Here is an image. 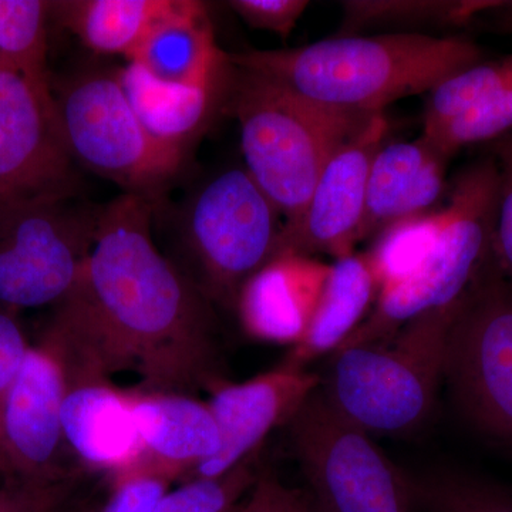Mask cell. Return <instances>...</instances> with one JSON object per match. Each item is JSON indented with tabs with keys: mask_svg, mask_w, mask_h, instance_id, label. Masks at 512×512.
Here are the masks:
<instances>
[{
	"mask_svg": "<svg viewBox=\"0 0 512 512\" xmlns=\"http://www.w3.org/2000/svg\"><path fill=\"white\" fill-rule=\"evenodd\" d=\"M77 167L64 144L53 92L0 69V215L80 197Z\"/></svg>",
	"mask_w": 512,
	"mask_h": 512,
	"instance_id": "obj_11",
	"label": "cell"
},
{
	"mask_svg": "<svg viewBox=\"0 0 512 512\" xmlns=\"http://www.w3.org/2000/svg\"><path fill=\"white\" fill-rule=\"evenodd\" d=\"M224 113L241 131L245 170L282 217H302L330 157L370 117L305 100L261 74L232 64Z\"/></svg>",
	"mask_w": 512,
	"mask_h": 512,
	"instance_id": "obj_3",
	"label": "cell"
},
{
	"mask_svg": "<svg viewBox=\"0 0 512 512\" xmlns=\"http://www.w3.org/2000/svg\"><path fill=\"white\" fill-rule=\"evenodd\" d=\"M443 382L474 430L512 446V286L494 255L451 323Z\"/></svg>",
	"mask_w": 512,
	"mask_h": 512,
	"instance_id": "obj_8",
	"label": "cell"
},
{
	"mask_svg": "<svg viewBox=\"0 0 512 512\" xmlns=\"http://www.w3.org/2000/svg\"><path fill=\"white\" fill-rule=\"evenodd\" d=\"M497 197L493 154L464 167L448 190L436 247L413 274L380 289L372 311L339 349L387 342L410 320L461 301L493 258Z\"/></svg>",
	"mask_w": 512,
	"mask_h": 512,
	"instance_id": "obj_5",
	"label": "cell"
},
{
	"mask_svg": "<svg viewBox=\"0 0 512 512\" xmlns=\"http://www.w3.org/2000/svg\"><path fill=\"white\" fill-rule=\"evenodd\" d=\"M100 212L76 197L0 215V305L16 311L66 301L82 278Z\"/></svg>",
	"mask_w": 512,
	"mask_h": 512,
	"instance_id": "obj_10",
	"label": "cell"
},
{
	"mask_svg": "<svg viewBox=\"0 0 512 512\" xmlns=\"http://www.w3.org/2000/svg\"><path fill=\"white\" fill-rule=\"evenodd\" d=\"M242 512H318L311 497L286 487L274 474L256 478Z\"/></svg>",
	"mask_w": 512,
	"mask_h": 512,
	"instance_id": "obj_34",
	"label": "cell"
},
{
	"mask_svg": "<svg viewBox=\"0 0 512 512\" xmlns=\"http://www.w3.org/2000/svg\"><path fill=\"white\" fill-rule=\"evenodd\" d=\"M158 205L121 194L101 205L82 278L57 306L113 376L134 372L141 389L190 394L222 375L210 299L158 251Z\"/></svg>",
	"mask_w": 512,
	"mask_h": 512,
	"instance_id": "obj_1",
	"label": "cell"
},
{
	"mask_svg": "<svg viewBox=\"0 0 512 512\" xmlns=\"http://www.w3.org/2000/svg\"><path fill=\"white\" fill-rule=\"evenodd\" d=\"M285 221L245 167L201 185L185 205L183 237L197 265L198 288L235 309L242 285L274 259Z\"/></svg>",
	"mask_w": 512,
	"mask_h": 512,
	"instance_id": "obj_7",
	"label": "cell"
},
{
	"mask_svg": "<svg viewBox=\"0 0 512 512\" xmlns=\"http://www.w3.org/2000/svg\"><path fill=\"white\" fill-rule=\"evenodd\" d=\"M231 74V60L224 72L195 84L164 82L134 62L119 67L121 86L141 124L161 144L185 154L224 113Z\"/></svg>",
	"mask_w": 512,
	"mask_h": 512,
	"instance_id": "obj_19",
	"label": "cell"
},
{
	"mask_svg": "<svg viewBox=\"0 0 512 512\" xmlns=\"http://www.w3.org/2000/svg\"><path fill=\"white\" fill-rule=\"evenodd\" d=\"M127 62L140 64L164 82L195 84L224 72L229 57L215 39L208 6L177 0L173 12L150 30Z\"/></svg>",
	"mask_w": 512,
	"mask_h": 512,
	"instance_id": "obj_20",
	"label": "cell"
},
{
	"mask_svg": "<svg viewBox=\"0 0 512 512\" xmlns=\"http://www.w3.org/2000/svg\"><path fill=\"white\" fill-rule=\"evenodd\" d=\"M512 73V55L483 60L454 73L429 92L424 110L423 136L434 137L468 111L476 109Z\"/></svg>",
	"mask_w": 512,
	"mask_h": 512,
	"instance_id": "obj_26",
	"label": "cell"
},
{
	"mask_svg": "<svg viewBox=\"0 0 512 512\" xmlns=\"http://www.w3.org/2000/svg\"><path fill=\"white\" fill-rule=\"evenodd\" d=\"M47 329L59 340L66 367L62 429L67 451L111 476L134 466L143 448L128 390L114 386L96 355L62 319L55 316Z\"/></svg>",
	"mask_w": 512,
	"mask_h": 512,
	"instance_id": "obj_12",
	"label": "cell"
},
{
	"mask_svg": "<svg viewBox=\"0 0 512 512\" xmlns=\"http://www.w3.org/2000/svg\"><path fill=\"white\" fill-rule=\"evenodd\" d=\"M57 121L77 165L119 185L123 194L160 204L188 154L151 136L131 107L119 69H92L52 80Z\"/></svg>",
	"mask_w": 512,
	"mask_h": 512,
	"instance_id": "obj_6",
	"label": "cell"
},
{
	"mask_svg": "<svg viewBox=\"0 0 512 512\" xmlns=\"http://www.w3.org/2000/svg\"><path fill=\"white\" fill-rule=\"evenodd\" d=\"M320 383L322 377L316 373L282 362L247 382L224 379L212 386L207 403L220 430L221 447L187 481L224 476L254 457L266 436L289 423Z\"/></svg>",
	"mask_w": 512,
	"mask_h": 512,
	"instance_id": "obj_15",
	"label": "cell"
},
{
	"mask_svg": "<svg viewBox=\"0 0 512 512\" xmlns=\"http://www.w3.org/2000/svg\"><path fill=\"white\" fill-rule=\"evenodd\" d=\"M175 5L177 0H62L52 2V18L97 55L128 60Z\"/></svg>",
	"mask_w": 512,
	"mask_h": 512,
	"instance_id": "obj_22",
	"label": "cell"
},
{
	"mask_svg": "<svg viewBox=\"0 0 512 512\" xmlns=\"http://www.w3.org/2000/svg\"><path fill=\"white\" fill-rule=\"evenodd\" d=\"M225 512H242V505H235V507L229 508Z\"/></svg>",
	"mask_w": 512,
	"mask_h": 512,
	"instance_id": "obj_37",
	"label": "cell"
},
{
	"mask_svg": "<svg viewBox=\"0 0 512 512\" xmlns=\"http://www.w3.org/2000/svg\"><path fill=\"white\" fill-rule=\"evenodd\" d=\"M175 480L170 471L141 458L111 476L109 497L94 512H154Z\"/></svg>",
	"mask_w": 512,
	"mask_h": 512,
	"instance_id": "obj_30",
	"label": "cell"
},
{
	"mask_svg": "<svg viewBox=\"0 0 512 512\" xmlns=\"http://www.w3.org/2000/svg\"><path fill=\"white\" fill-rule=\"evenodd\" d=\"M0 474H6L5 461H3L2 451H0Z\"/></svg>",
	"mask_w": 512,
	"mask_h": 512,
	"instance_id": "obj_36",
	"label": "cell"
},
{
	"mask_svg": "<svg viewBox=\"0 0 512 512\" xmlns=\"http://www.w3.org/2000/svg\"><path fill=\"white\" fill-rule=\"evenodd\" d=\"M66 367L56 336L46 329L30 346L0 410V451L9 477L62 484L67 448L62 429Z\"/></svg>",
	"mask_w": 512,
	"mask_h": 512,
	"instance_id": "obj_13",
	"label": "cell"
},
{
	"mask_svg": "<svg viewBox=\"0 0 512 512\" xmlns=\"http://www.w3.org/2000/svg\"><path fill=\"white\" fill-rule=\"evenodd\" d=\"M379 293V278L367 251L336 259L311 325L284 363L306 369L313 360L335 353L372 311Z\"/></svg>",
	"mask_w": 512,
	"mask_h": 512,
	"instance_id": "obj_21",
	"label": "cell"
},
{
	"mask_svg": "<svg viewBox=\"0 0 512 512\" xmlns=\"http://www.w3.org/2000/svg\"><path fill=\"white\" fill-rule=\"evenodd\" d=\"M29 348L25 333L10 309H0V410L22 369Z\"/></svg>",
	"mask_w": 512,
	"mask_h": 512,
	"instance_id": "obj_35",
	"label": "cell"
},
{
	"mask_svg": "<svg viewBox=\"0 0 512 512\" xmlns=\"http://www.w3.org/2000/svg\"><path fill=\"white\" fill-rule=\"evenodd\" d=\"M143 458L188 478L221 447L220 430L208 403L187 393L128 390Z\"/></svg>",
	"mask_w": 512,
	"mask_h": 512,
	"instance_id": "obj_18",
	"label": "cell"
},
{
	"mask_svg": "<svg viewBox=\"0 0 512 512\" xmlns=\"http://www.w3.org/2000/svg\"><path fill=\"white\" fill-rule=\"evenodd\" d=\"M330 265L316 258L275 256L242 285L235 302L239 323L249 338L291 345L311 325Z\"/></svg>",
	"mask_w": 512,
	"mask_h": 512,
	"instance_id": "obj_16",
	"label": "cell"
},
{
	"mask_svg": "<svg viewBox=\"0 0 512 512\" xmlns=\"http://www.w3.org/2000/svg\"><path fill=\"white\" fill-rule=\"evenodd\" d=\"M387 128L386 116L377 113L336 150L320 173L302 217L282 229L275 256L330 255L340 259L355 252L370 165L386 140Z\"/></svg>",
	"mask_w": 512,
	"mask_h": 512,
	"instance_id": "obj_14",
	"label": "cell"
},
{
	"mask_svg": "<svg viewBox=\"0 0 512 512\" xmlns=\"http://www.w3.org/2000/svg\"><path fill=\"white\" fill-rule=\"evenodd\" d=\"M235 66L261 74L305 100L343 113H383L393 101L429 93L454 73L483 62L463 36L393 32L335 36L281 50L228 53Z\"/></svg>",
	"mask_w": 512,
	"mask_h": 512,
	"instance_id": "obj_2",
	"label": "cell"
},
{
	"mask_svg": "<svg viewBox=\"0 0 512 512\" xmlns=\"http://www.w3.org/2000/svg\"><path fill=\"white\" fill-rule=\"evenodd\" d=\"M402 473L410 510L512 512V487L466 468L439 466Z\"/></svg>",
	"mask_w": 512,
	"mask_h": 512,
	"instance_id": "obj_23",
	"label": "cell"
},
{
	"mask_svg": "<svg viewBox=\"0 0 512 512\" xmlns=\"http://www.w3.org/2000/svg\"><path fill=\"white\" fill-rule=\"evenodd\" d=\"M491 154L498 167L493 255L505 281L512 286V133L493 141Z\"/></svg>",
	"mask_w": 512,
	"mask_h": 512,
	"instance_id": "obj_31",
	"label": "cell"
},
{
	"mask_svg": "<svg viewBox=\"0 0 512 512\" xmlns=\"http://www.w3.org/2000/svg\"><path fill=\"white\" fill-rule=\"evenodd\" d=\"M446 224L444 205L440 210L406 218L383 229L367 249L380 289L413 274L431 254Z\"/></svg>",
	"mask_w": 512,
	"mask_h": 512,
	"instance_id": "obj_27",
	"label": "cell"
},
{
	"mask_svg": "<svg viewBox=\"0 0 512 512\" xmlns=\"http://www.w3.org/2000/svg\"><path fill=\"white\" fill-rule=\"evenodd\" d=\"M448 158L426 137L383 144L367 178L359 242L406 218L440 210L447 191Z\"/></svg>",
	"mask_w": 512,
	"mask_h": 512,
	"instance_id": "obj_17",
	"label": "cell"
},
{
	"mask_svg": "<svg viewBox=\"0 0 512 512\" xmlns=\"http://www.w3.org/2000/svg\"><path fill=\"white\" fill-rule=\"evenodd\" d=\"M293 451L320 512H410L403 473L318 387L289 420Z\"/></svg>",
	"mask_w": 512,
	"mask_h": 512,
	"instance_id": "obj_9",
	"label": "cell"
},
{
	"mask_svg": "<svg viewBox=\"0 0 512 512\" xmlns=\"http://www.w3.org/2000/svg\"><path fill=\"white\" fill-rule=\"evenodd\" d=\"M491 2H343L336 36H360L372 29L470 28L481 25Z\"/></svg>",
	"mask_w": 512,
	"mask_h": 512,
	"instance_id": "obj_24",
	"label": "cell"
},
{
	"mask_svg": "<svg viewBox=\"0 0 512 512\" xmlns=\"http://www.w3.org/2000/svg\"><path fill=\"white\" fill-rule=\"evenodd\" d=\"M229 8L244 20L249 28L274 33L288 39L303 12L308 9L305 0H231Z\"/></svg>",
	"mask_w": 512,
	"mask_h": 512,
	"instance_id": "obj_32",
	"label": "cell"
},
{
	"mask_svg": "<svg viewBox=\"0 0 512 512\" xmlns=\"http://www.w3.org/2000/svg\"><path fill=\"white\" fill-rule=\"evenodd\" d=\"M460 303L410 320L387 342L332 353L320 383L329 402L372 436L421 429L436 406L448 332Z\"/></svg>",
	"mask_w": 512,
	"mask_h": 512,
	"instance_id": "obj_4",
	"label": "cell"
},
{
	"mask_svg": "<svg viewBox=\"0 0 512 512\" xmlns=\"http://www.w3.org/2000/svg\"><path fill=\"white\" fill-rule=\"evenodd\" d=\"M63 498V484L32 483L10 477L0 487V512H56Z\"/></svg>",
	"mask_w": 512,
	"mask_h": 512,
	"instance_id": "obj_33",
	"label": "cell"
},
{
	"mask_svg": "<svg viewBox=\"0 0 512 512\" xmlns=\"http://www.w3.org/2000/svg\"><path fill=\"white\" fill-rule=\"evenodd\" d=\"M254 457L215 478H194L168 491L154 512H225L254 487Z\"/></svg>",
	"mask_w": 512,
	"mask_h": 512,
	"instance_id": "obj_29",
	"label": "cell"
},
{
	"mask_svg": "<svg viewBox=\"0 0 512 512\" xmlns=\"http://www.w3.org/2000/svg\"><path fill=\"white\" fill-rule=\"evenodd\" d=\"M316 510H318V507H316ZM318 512H320V511L318 510Z\"/></svg>",
	"mask_w": 512,
	"mask_h": 512,
	"instance_id": "obj_38",
	"label": "cell"
},
{
	"mask_svg": "<svg viewBox=\"0 0 512 512\" xmlns=\"http://www.w3.org/2000/svg\"><path fill=\"white\" fill-rule=\"evenodd\" d=\"M512 133V73L493 96L476 109L453 121L434 137H426L450 160L461 148L473 144L493 143Z\"/></svg>",
	"mask_w": 512,
	"mask_h": 512,
	"instance_id": "obj_28",
	"label": "cell"
},
{
	"mask_svg": "<svg viewBox=\"0 0 512 512\" xmlns=\"http://www.w3.org/2000/svg\"><path fill=\"white\" fill-rule=\"evenodd\" d=\"M52 2L0 0V69L19 74L33 86L52 92L47 67V22Z\"/></svg>",
	"mask_w": 512,
	"mask_h": 512,
	"instance_id": "obj_25",
	"label": "cell"
}]
</instances>
